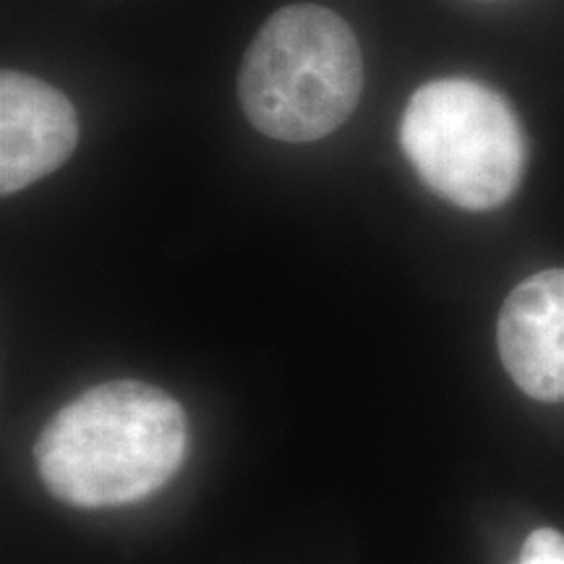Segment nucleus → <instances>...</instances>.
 Here are the masks:
<instances>
[{"label": "nucleus", "instance_id": "1", "mask_svg": "<svg viewBox=\"0 0 564 564\" xmlns=\"http://www.w3.org/2000/svg\"><path fill=\"white\" fill-rule=\"evenodd\" d=\"M181 403L147 382H105L63 405L34 444L47 491L84 510L141 502L186 455Z\"/></svg>", "mask_w": 564, "mask_h": 564}, {"label": "nucleus", "instance_id": "2", "mask_svg": "<svg viewBox=\"0 0 564 564\" xmlns=\"http://www.w3.org/2000/svg\"><path fill=\"white\" fill-rule=\"evenodd\" d=\"M364 55L348 21L314 3L274 13L243 55L238 97L264 137L306 144L348 121L361 102Z\"/></svg>", "mask_w": 564, "mask_h": 564}, {"label": "nucleus", "instance_id": "3", "mask_svg": "<svg viewBox=\"0 0 564 564\" xmlns=\"http://www.w3.org/2000/svg\"><path fill=\"white\" fill-rule=\"evenodd\" d=\"M400 144L436 196L470 212L510 202L528 162L518 116L502 95L474 79H436L415 89Z\"/></svg>", "mask_w": 564, "mask_h": 564}, {"label": "nucleus", "instance_id": "4", "mask_svg": "<svg viewBox=\"0 0 564 564\" xmlns=\"http://www.w3.org/2000/svg\"><path fill=\"white\" fill-rule=\"evenodd\" d=\"M79 121L61 89L30 74H0V192L11 196L58 171L76 150Z\"/></svg>", "mask_w": 564, "mask_h": 564}, {"label": "nucleus", "instance_id": "5", "mask_svg": "<svg viewBox=\"0 0 564 564\" xmlns=\"http://www.w3.org/2000/svg\"><path fill=\"white\" fill-rule=\"evenodd\" d=\"M499 356L535 400H564V270H546L507 295L497 322Z\"/></svg>", "mask_w": 564, "mask_h": 564}, {"label": "nucleus", "instance_id": "6", "mask_svg": "<svg viewBox=\"0 0 564 564\" xmlns=\"http://www.w3.org/2000/svg\"><path fill=\"white\" fill-rule=\"evenodd\" d=\"M518 564H564V535L552 528H539L528 535Z\"/></svg>", "mask_w": 564, "mask_h": 564}]
</instances>
